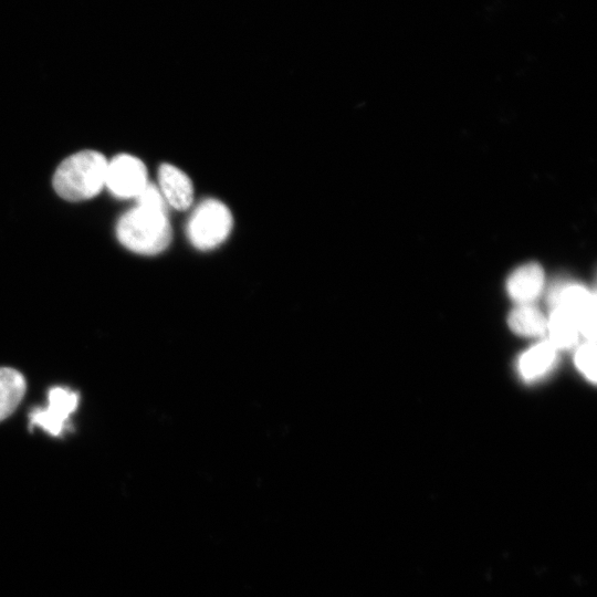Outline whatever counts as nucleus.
<instances>
[{
	"instance_id": "nucleus-1",
	"label": "nucleus",
	"mask_w": 597,
	"mask_h": 597,
	"mask_svg": "<svg viewBox=\"0 0 597 597\" xmlns=\"http://www.w3.org/2000/svg\"><path fill=\"white\" fill-rule=\"evenodd\" d=\"M116 235L133 252L146 255L161 252L171 241L167 209L136 205L118 220Z\"/></svg>"
},
{
	"instance_id": "nucleus-2",
	"label": "nucleus",
	"mask_w": 597,
	"mask_h": 597,
	"mask_svg": "<svg viewBox=\"0 0 597 597\" xmlns=\"http://www.w3.org/2000/svg\"><path fill=\"white\" fill-rule=\"evenodd\" d=\"M107 160L95 150H82L65 158L53 176V188L65 200L95 197L105 186Z\"/></svg>"
},
{
	"instance_id": "nucleus-3",
	"label": "nucleus",
	"mask_w": 597,
	"mask_h": 597,
	"mask_svg": "<svg viewBox=\"0 0 597 597\" xmlns=\"http://www.w3.org/2000/svg\"><path fill=\"white\" fill-rule=\"evenodd\" d=\"M232 228V214L219 200H203L192 212L187 234L193 247L210 250L222 243Z\"/></svg>"
},
{
	"instance_id": "nucleus-4",
	"label": "nucleus",
	"mask_w": 597,
	"mask_h": 597,
	"mask_svg": "<svg viewBox=\"0 0 597 597\" xmlns=\"http://www.w3.org/2000/svg\"><path fill=\"white\" fill-rule=\"evenodd\" d=\"M48 406L33 409L29 415V428L39 427L57 437L66 428V422L75 411L80 396L66 387H52L48 394Z\"/></svg>"
},
{
	"instance_id": "nucleus-5",
	"label": "nucleus",
	"mask_w": 597,
	"mask_h": 597,
	"mask_svg": "<svg viewBox=\"0 0 597 597\" xmlns=\"http://www.w3.org/2000/svg\"><path fill=\"white\" fill-rule=\"evenodd\" d=\"M147 170L132 155H118L107 163L105 186L117 198H136L146 187Z\"/></svg>"
},
{
	"instance_id": "nucleus-6",
	"label": "nucleus",
	"mask_w": 597,
	"mask_h": 597,
	"mask_svg": "<svg viewBox=\"0 0 597 597\" xmlns=\"http://www.w3.org/2000/svg\"><path fill=\"white\" fill-rule=\"evenodd\" d=\"M158 182L167 206L186 210L193 200V187L190 178L174 165L163 164L158 170Z\"/></svg>"
},
{
	"instance_id": "nucleus-7",
	"label": "nucleus",
	"mask_w": 597,
	"mask_h": 597,
	"mask_svg": "<svg viewBox=\"0 0 597 597\" xmlns=\"http://www.w3.org/2000/svg\"><path fill=\"white\" fill-rule=\"evenodd\" d=\"M552 307H561L572 314L577 324L589 312L596 311L595 294L579 284L561 283L549 293Z\"/></svg>"
},
{
	"instance_id": "nucleus-8",
	"label": "nucleus",
	"mask_w": 597,
	"mask_h": 597,
	"mask_svg": "<svg viewBox=\"0 0 597 597\" xmlns=\"http://www.w3.org/2000/svg\"><path fill=\"white\" fill-rule=\"evenodd\" d=\"M544 286V273L536 263L517 268L507 279V292L519 304H531L540 296Z\"/></svg>"
},
{
	"instance_id": "nucleus-9",
	"label": "nucleus",
	"mask_w": 597,
	"mask_h": 597,
	"mask_svg": "<svg viewBox=\"0 0 597 597\" xmlns=\"http://www.w3.org/2000/svg\"><path fill=\"white\" fill-rule=\"evenodd\" d=\"M23 375L9 367H0V421L8 418L19 406L25 392Z\"/></svg>"
},
{
	"instance_id": "nucleus-10",
	"label": "nucleus",
	"mask_w": 597,
	"mask_h": 597,
	"mask_svg": "<svg viewBox=\"0 0 597 597\" xmlns=\"http://www.w3.org/2000/svg\"><path fill=\"white\" fill-rule=\"evenodd\" d=\"M548 342L556 348L572 347L579 335L576 318L561 307H553L547 321Z\"/></svg>"
},
{
	"instance_id": "nucleus-11",
	"label": "nucleus",
	"mask_w": 597,
	"mask_h": 597,
	"mask_svg": "<svg viewBox=\"0 0 597 597\" xmlns=\"http://www.w3.org/2000/svg\"><path fill=\"white\" fill-rule=\"evenodd\" d=\"M556 358V348L548 342H542L525 352L519 362V369L526 379H535L546 374Z\"/></svg>"
},
{
	"instance_id": "nucleus-12",
	"label": "nucleus",
	"mask_w": 597,
	"mask_h": 597,
	"mask_svg": "<svg viewBox=\"0 0 597 597\" xmlns=\"http://www.w3.org/2000/svg\"><path fill=\"white\" fill-rule=\"evenodd\" d=\"M509 326L522 336H542L547 332V320L531 304H519L509 315Z\"/></svg>"
},
{
	"instance_id": "nucleus-13",
	"label": "nucleus",
	"mask_w": 597,
	"mask_h": 597,
	"mask_svg": "<svg viewBox=\"0 0 597 597\" xmlns=\"http://www.w3.org/2000/svg\"><path fill=\"white\" fill-rule=\"evenodd\" d=\"M575 362L578 369L591 381H596V346L588 341L576 353Z\"/></svg>"
}]
</instances>
